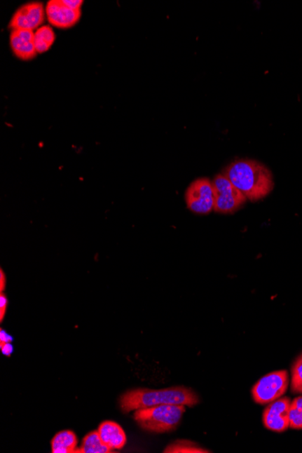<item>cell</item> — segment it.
Here are the masks:
<instances>
[{"instance_id":"obj_1","label":"cell","mask_w":302,"mask_h":453,"mask_svg":"<svg viewBox=\"0 0 302 453\" xmlns=\"http://www.w3.org/2000/svg\"><path fill=\"white\" fill-rule=\"evenodd\" d=\"M224 175L246 198L253 202L266 198L274 187L272 172L254 159L233 161L227 165Z\"/></svg>"},{"instance_id":"obj_2","label":"cell","mask_w":302,"mask_h":453,"mask_svg":"<svg viewBox=\"0 0 302 453\" xmlns=\"http://www.w3.org/2000/svg\"><path fill=\"white\" fill-rule=\"evenodd\" d=\"M200 402L197 393L185 386H174L169 388L153 390L138 388L124 393L120 400V406L123 412H130L138 409L160 405H197Z\"/></svg>"},{"instance_id":"obj_3","label":"cell","mask_w":302,"mask_h":453,"mask_svg":"<svg viewBox=\"0 0 302 453\" xmlns=\"http://www.w3.org/2000/svg\"><path fill=\"white\" fill-rule=\"evenodd\" d=\"M185 405H160L141 408L135 411L134 420L142 429L155 433L172 432L175 430L183 414Z\"/></svg>"},{"instance_id":"obj_4","label":"cell","mask_w":302,"mask_h":453,"mask_svg":"<svg viewBox=\"0 0 302 453\" xmlns=\"http://www.w3.org/2000/svg\"><path fill=\"white\" fill-rule=\"evenodd\" d=\"M289 374L286 370L272 372L261 377L253 387L252 395L256 404H270L287 391Z\"/></svg>"},{"instance_id":"obj_5","label":"cell","mask_w":302,"mask_h":453,"mask_svg":"<svg viewBox=\"0 0 302 453\" xmlns=\"http://www.w3.org/2000/svg\"><path fill=\"white\" fill-rule=\"evenodd\" d=\"M212 183L214 191V210L217 213L233 214L245 204L247 198L230 182L225 175H217Z\"/></svg>"},{"instance_id":"obj_6","label":"cell","mask_w":302,"mask_h":453,"mask_svg":"<svg viewBox=\"0 0 302 453\" xmlns=\"http://www.w3.org/2000/svg\"><path fill=\"white\" fill-rule=\"evenodd\" d=\"M186 202L189 210L195 214L211 213L214 208L213 183L205 177L195 180L186 189Z\"/></svg>"},{"instance_id":"obj_7","label":"cell","mask_w":302,"mask_h":453,"mask_svg":"<svg viewBox=\"0 0 302 453\" xmlns=\"http://www.w3.org/2000/svg\"><path fill=\"white\" fill-rule=\"evenodd\" d=\"M45 11L42 3H27L13 15L9 27L12 30L39 29L45 20Z\"/></svg>"},{"instance_id":"obj_8","label":"cell","mask_w":302,"mask_h":453,"mask_svg":"<svg viewBox=\"0 0 302 453\" xmlns=\"http://www.w3.org/2000/svg\"><path fill=\"white\" fill-rule=\"evenodd\" d=\"M291 399L281 398L270 403L263 411V421L268 430L283 433L289 427V414Z\"/></svg>"},{"instance_id":"obj_9","label":"cell","mask_w":302,"mask_h":453,"mask_svg":"<svg viewBox=\"0 0 302 453\" xmlns=\"http://www.w3.org/2000/svg\"><path fill=\"white\" fill-rule=\"evenodd\" d=\"M46 13L52 26L64 29L74 27L81 18V11L68 8L63 0H50L46 5Z\"/></svg>"},{"instance_id":"obj_10","label":"cell","mask_w":302,"mask_h":453,"mask_svg":"<svg viewBox=\"0 0 302 453\" xmlns=\"http://www.w3.org/2000/svg\"><path fill=\"white\" fill-rule=\"evenodd\" d=\"M35 33L30 30H12L11 46L14 54L21 60H31L37 54L34 43Z\"/></svg>"},{"instance_id":"obj_11","label":"cell","mask_w":302,"mask_h":453,"mask_svg":"<svg viewBox=\"0 0 302 453\" xmlns=\"http://www.w3.org/2000/svg\"><path fill=\"white\" fill-rule=\"evenodd\" d=\"M98 433L106 446L114 449H121L125 446L127 436L123 428L113 421H105L99 426Z\"/></svg>"},{"instance_id":"obj_12","label":"cell","mask_w":302,"mask_h":453,"mask_svg":"<svg viewBox=\"0 0 302 453\" xmlns=\"http://www.w3.org/2000/svg\"><path fill=\"white\" fill-rule=\"evenodd\" d=\"M53 453H74L77 449V437L71 431H62L52 440Z\"/></svg>"},{"instance_id":"obj_13","label":"cell","mask_w":302,"mask_h":453,"mask_svg":"<svg viewBox=\"0 0 302 453\" xmlns=\"http://www.w3.org/2000/svg\"><path fill=\"white\" fill-rule=\"evenodd\" d=\"M111 449L102 442L98 431L90 433L83 438L82 446L76 449L78 453H111Z\"/></svg>"},{"instance_id":"obj_14","label":"cell","mask_w":302,"mask_h":453,"mask_svg":"<svg viewBox=\"0 0 302 453\" xmlns=\"http://www.w3.org/2000/svg\"><path fill=\"white\" fill-rule=\"evenodd\" d=\"M55 41V34L52 27L42 26L36 29L34 43H35L37 54H43L48 51Z\"/></svg>"},{"instance_id":"obj_15","label":"cell","mask_w":302,"mask_h":453,"mask_svg":"<svg viewBox=\"0 0 302 453\" xmlns=\"http://www.w3.org/2000/svg\"><path fill=\"white\" fill-rule=\"evenodd\" d=\"M165 453H207L210 452L203 447L199 446L198 443L193 442L188 440H177L176 442L170 443L166 449Z\"/></svg>"},{"instance_id":"obj_16","label":"cell","mask_w":302,"mask_h":453,"mask_svg":"<svg viewBox=\"0 0 302 453\" xmlns=\"http://www.w3.org/2000/svg\"><path fill=\"white\" fill-rule=\"evenodd\" d=\"M289 428L302 430V396L291 402L289 414Z\"/></svg>"},{"instance_id":"obj_17","label":"cell","mask_w":302,"mask_h":453,"mask_svg":"<svg viewBox=\"0 0 302 453\" xmlns=\"http://www.w3.org/2000/svg\"><path fill=\"white\" fill-rule=\"evenodd\" d=\"M291 392L302 393V355L294 362L291 367Z\"/></svg>"},{"instance_id":"obj_18","label":"cell","mask_w":302,"mask_h":453,"mask_svg":"<svg viewBox=\"0 0 302 453\" xmlns=\"http://www.w3.org/2000/svg\"><path fill=\"white\" fill-rule=\"evenodd\" d=\"M8 304V299L7 296L4 295V292L0 293V321L4 320L6 312H7V308Z\"/></svg>"},{"instance_id":"obj_19","label":"cell","mask_w":302,"mask_h":453,"mask_svg":"<svg viewBox=\"0 0 302 453\" xmlns=\"http://www.w3.org/2000/svg\"><path fill=\"white\" fill-rule=\"evenodd\" d=\"M63 2L65 6L74 11H81L83 3L82 0H63Z\"/></svg>"},{"instance_id":"obj_20","label":"cell","mask_w":302,"mask_h":453,"mask_svg":"<svg viewBox=\"0 0 302 453\" xmlns=\"http://www.w3.org/2000/svg\"><path fill=\"white\" fill-rule=\"evenodd\" d=\"M0 349H1L3 354L8 356V357L11 356L14 351L13 346L11 345V343H0Z\"/></svg>"},{"instance_id":"obj_21","label":"cell","mask_w":302,"mask_h":453,"mask_svg":"<svg viewBox=\"0 0 302 453\" xmlns=\"http://www.w3.org/2000/svg\"><path fill=\"white\" fill-rule=\"evenodd\" d=\"M13 342V337L8 335L5 330L0 331V343H11Z\"/></svg>"},{"instance_id":"obj_22","label":"cell","mask_w":302,"mask_h":453,"mask_svg":"<svg viewBox=\"0 0 302 453\" xmlns=\"http://www.w3.org/2000/svg\"><path fill=\"white\" fill-rule=\"evenodd\" d=\"M5 288H6V276L4 274V271H3L1 269V271H0V292H4Z\"/></svg>"}]
</instances>
